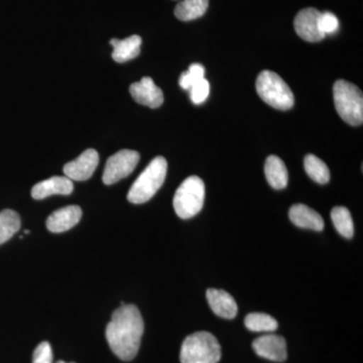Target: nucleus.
<instances>
[{"instance_id":"obj_1","label":"nucleus","mask_w":363,"mask_h":363,"mask_svg":"<svg viewBox=\"0 0 363 363\" xmlns=\"http://www.w3.org/2000/svg\"><path fill=\"white\" fill-rule=\"evenodd\" d=\"M145 324L140 310L124 303L112 314L106 327V339L117 357L130 362L138 354Z\"/></svg>"},{"instance_id":"obj_2","label":"nucleus","mask_w":363,"mask_h":363,"mask_svg":"<svg viewBox=\"0 0 363 363\" xmlns=\"http://www.w3.org/2000/svg\"><path fill=\"white\" fill-rule=\"evenodd\" d=\"M168 162L164 157H157L138 176L131 186L128 200L133 204H143L149 201L162 187L166 180Z\"/></svg>"},{"instance_id":"obj_3","label":"nucleus","mask_w":363,"mask_h":363,"mask_svg":"<svg viewBox=\"0 0 363 363\" xmlns=\"http://www.w3.org/2000/svg\"><path fill=\"white\" fill-rule=\"evenodd\" d=\"M220 358V344L209 332L191 334L182 344V363H218Z\"/></svg>"},{"instance_id":"obj_4","label":"nucleus","mask_w":363,"mask_h":363,"mask_svg":"<svg viewBox=\"0 0 363 363\" xmlns=\"http://www.w3.org/2000/svg\"><path fill=\"white\" fill-rule=\"evenodd\" d=\"M334 104L339 116L350 125L363 123V95L357 85L345 80L336 81L333 88Z\"/></svg>"},{"instance_id":"obj_5","label":"nucleus","mask_w":363,"mask_h":363,"mask_svg":"<svg viewBox=\"0 0 363 363\" xmlns=\"http://www.w3.org/2000/svg\"><path fill=\"white\" fill-rule=\"evenodd\" d=\"M259 96L269 106L279 111H289L294 106L295 97L281 76L272 71H262L257 79Z\"/></svg>"},{"instance_id":"obj_6","label":"nucleus","mask_w":363,"mask_h":363,"mask_svg":"<svg viewBox=\"0 0 363 363\" xmlns=\"http://www.w3.org/2000/svg\"><path fill=\"white\" fill-rule=\"evenodd\" d=\"M204 200V182L199 177L191 176L176 191L173 205L180 218L189 219L201 211Z\"/></svg>"},{"instance_id":"obj_7","label":"nucleus","mask_w":363,"mask_h":363,"mask_svg":"<svg viewBox=\"0 0 363 363\" xmlns=\"http://www.w3.org/2000/svg\"><path fill=\"white\" fill-rule=\"evenodd\" d=\"M140 154L135 150H123L107 160L102 181L105 185H112L133 173L140 162Z\"/></svg>"},{"instance_id":"obj_8","label":"nucleus","mask_w":363,"mask_h":363,"mask_svg":"<svg viewBox=\"0 0 363 363\" xmlns=\"http://www.w3.org/2000/svg\"><path fill=\"white\" fill-rule=\"evenodd\" d=\"M320 13L314 7H308L298 11L294 21L296 32L301 39L310 43L320 42L325 35L319 28Z\"/></svg>"},{"instance_id":"obj_9","label":"nucleus","mask_w":363,"mask_h":363,"mask_svg":"<svg viewBox=\"0 0 363 363\" xmlns=\"http://www.w3.org/2000/svg\"><path fill=\"white\" fill-rule=\"evenodd\" d=\"M99 162V155L93 149L86 150L77 157L64 166V174L72 181H86L94 174Z\"/></svg>"},{"instance_id":"obj_10","label":"nucleus","mask_w":363,"mask_h":363,"mask_svg":"<svg viewBox=\"0 0 363 363\" xmlns=\"http://www.w3.org/2000/svg\"><path fill=\"white\" fill-rule=\"evenodd\" d=\"M252 348L259 357L272 362H283L288 357L285 339L276 334H267L255 339Z\"/></svg>"},{"instance_id":"obj_11","label":"nucleus","mask_w":363,"mask_h":363,"mask_svg":"<svg viewBox=\"0 0 363 363\" xmlns=\"http://www.w3.org/2000/svg\"><path fill=\"white\" fill-rule=\"evenodd\" d=\"M130 92L135 102L150 108H157L164 104V93L150 77H143L140 82L131 84Z\"/></svg>"},{"instance_id":"obj_12","label":"nucleus","mask_w":363,"mask_h":363,"mask_svg":"<svg viewBox=\"0 0 363 363\" xmlns=\"http://www.w3.org/2000/svg\"><path fill=\"white\" fill-rule=\"evenodd\" d=\"M81 217H82L81 208L76 205H71L52 212L48 217L45 224L51 233H62L77 225Z\"/></svg>"},{"instance_id":"obj_13","label":"nucleus","mask_w":363,"mask_h":363,"mask_svg":"<svg viewBox=\"0 0 363 363\" xmlns=\"http://www.w3.org/2000/svg\"><path fill=\"white\" fill-rule=\"evenodd\" d=\"M74 190L73 181L67 177H52L35 184L32 189L33 199L42 200L52 195H70Z\"/></svg>"},{"instance_id":"obj_14","label":"nucleus","mask_w":363,"mask_h":363,"mask_svg":"<svg viewBox=\"0 0 363 363\" xmlns=\"http://www.w3.org/2000/svg\"><path fill=\"white\" fill-rule=\"evenodd\" d=\"M210 308L217 316L224 319H233L238 314V307L230 294L224 290L209 289L206 293Z\"/></svg>"},{"instance_id":"obj_15","label":"nucleus","mask_w":363,"mask_h":363,"mask_svg":"<svg viewBox=\"0 0 363 363\" xmlns=\"http://www.w3.org/2000/svg\"><path fill=\"white\" fill-rule=\"evenodd\" d=\"M289 216L291 221L301 228L311 229L314 231L323 230L324 220L321 215L304 204L294 205L289 212Z\"/></svg>"},{"instance_id":"obj_16","label":"nucleus","mask_w":363,"mask_h":363,"mask_svg":"<svg viewBox=\"0 0 363 363\" xmlns=\"http://www.w3.org/2000/svg\"><path fill=\"white\" fill-rule=\"evenodd\" d=\"M142 42V38L136 35L124 40L112 39L109 43L113 48L112 58L117 63H125L136 58L140 55Z\"/></svg>"},{"instance_id":"obj_17","label":"nucleus","mask_w":363,"mask_h":363,"mask_svg":"<svg viewBox=\"0 0 363 363\" xmlns=\"http://www.w3.org/2000/svg\"><path fill=\"white\" fill-rule=\"evenodd\" d=\"M264 174L271 187L281 190L288 185L289 174L285 162L279 157L269 156L264 164Z\"/></svg>"},{"instance_id":"obj_18","label":"nucleus","mask_w":363,"mask_h":363,"mask_svg":"<svg viewBox=\"0 0 363 363\" xmlns=\"http://www.w3.org/2000/svg\"><path fill=\"white\" fill-rule=\"evenodd\" d=\"M209 0H182L177 4L175 16L182 21H190L201 18L206 13Z\"/></svg>"},{"instance_id":"obj_19","label":"nucleus","mask_w":363,"mask_h":363,"mask_svg":"<svg viewBox=\"0 0 363 363\" xmlns=\"http://www.w3.org/2000/svg\"><path fill=\"white\" fill-rule=\"evenodd\" d=\"M20 228V215L11 209L2 210L0 212V245L11 240Z\"/></svg>"},{"instance_id":"obj_20","label":"nucleus","mask_w":363,"mask_h":363,"mask_svg":"<svg viewBox=\"0 0 363 363\" xmlns=\"http://www.w3.org/2000/svg\"><path fill=\"white\" fill-rule=\"evenodd\" d=\"M304 166L306 173L316 183L324 185L330 180V172H329L328 167L322 160L314 155L310 154L305 157Z\"/></svg>"},{"instance_id":"obj_21","label":"nucleus","mask_w":363,"mask_h":363,"mask_svg":"<svg viewBox=\"0 0 363 363\" xmlns=\"http://www.w3.org/2000/svg\"><path fill=\"white\" fill-rule=\"evenodd\" d=\"M331 219L339 234L345 238H352L354 234V225L347 208L342 206L333 208L331 211Z\"/></svg>"},{"instance_id":"obj_22","label":"nucleus","mask_w":363,"mask_h":363,"mask_svg":"<svg viewBox=\"0 0 363 363\" xmlns=\"http://www.w3.org/2000/svg\"><path fill=\"white\" fill-rule=\"evenodd\" d=\"M245 324L248 330L267 333L276 331L279 327L277 320L264 313H250L245 317Z\"/></svg>"},{"instance_id":"obj_23","label":"nucleus","mask_w":363,"mask_h":363,"mask_svg":"<svg viewBox=\"0 0 363 363\" xmlns=\"http://www.w3.org/2000/svg\"><path fill=\"white\" fill-rule=\"evenodd\" d=\"M205 68L201 64H192L189 67L188 71L182 73L179 84L184 90H190L193 85L196 84L198 81L204 79Z\"/></svg>"},{"instance_id":"obj_24","label":"nucleus","mask_w":363,"mask_h":363,"mask_svg":"<svg viewBox=\"0 0 363 363\" xmlns=\"http://www.w3.org/2000/svg\"><path fill=\"white\" fill-rule=\"evenodd\" d=\"M191 101L194 104H201L209 96L210 85L206 79L198 81L190 88Z\"/></svg>"},{"instance_id":"obj_25","label":"nucleus","mask_w":363,"mask_h":363,"mask_svg":"<svg viewBox=\"0 0 363 363\" xmlns=\"http://www.w3.org/2000/svg\"><path fill=\"white\" fill-rule=\"evenodd\" d=\"M339 28L338 18L331 13H323L320 14L319 28L324 35L334 33Z\"/></svg>"},{"instance_id":"obj_26","label":"nucleus","mask_w":363,"mask_h":363,"mask_svg":"<svg viewBox=\"0 0 363 363\" xmlns=\"http://www.w3.org/2000/svg\"><path fill=\"white\" fill-rule=\"evenodd\" d=\"M33 363H52L51 345L47 341L40 343L33 351Z\"/></svg>"},{"instance_id":"obj_27","label":"nucleus","mask_w":363,"mask_h":363,"mask_svg":"<svg viewBox=\"0 0 363 363\" xmlns=\"http://www.w3.org/2000/svg\"><path fill=\"white\" fill-rule=\"evenodd\" d=\"M57 363H66V362H58Z\"/></svg>"}]
</instances>
